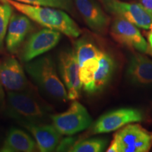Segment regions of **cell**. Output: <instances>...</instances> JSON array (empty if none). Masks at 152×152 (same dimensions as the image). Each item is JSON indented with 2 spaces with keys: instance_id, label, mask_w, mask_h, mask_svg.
<instances>
[{
  "instance_id": "obj_1",
  "label": "cell",
  "mask_w": 152,
  "mask_h": 152,
  "mask_svg": "<svg viewBox=\"0 0 152 152\" xmlns=\"http://www.w3.org/2000/svg\"><path fill=\"white\" fill-rule=\"evenodd\" d=\"M8 2L19 13L27 16L43 27L56 30L68 37L77 38L82 30L66 11L50 7L27 4L15 0H1Z\"/></svg>"
},
{
  "instance_id": "obj_2",
  "label": "cell",
  "mask_w": 152,
  "mask_h": 152,
  "mask_svg": "<svg viewBox=\"0 0 152 152\" xmlns=\"http://www.w3.org/2000/svg\"><path fill=\"white\" fill-rule=\"evenodd\" d=\"M25 68L28 75L51 96L64 102L69 100L65 85L58 77L50 56H43L27 62Z\"/></svg>"
},
{
  "instance_id": "obj_3",
  "label": "cell",
  "mask_w": 152,
  "mask_h": 152,
  "mask_svg": "<svg viewBox=\"0 0 152 152\" xmlns=\"http://www.w3.org/2000/svg\"><path fill=\"white\" fill-rule=\"evenodd\" d=\"M47 111L48 108L29 93L23 91L7 92V115L18 121L37 123L46 116Z\"/></svg>"
},
{
  "instance_id": "obj_4",
  "label": "cell",
  "mask_w": 152,
  "mask_h": 152,
  "mask_svg": "<svg viewBox=\"0 0 152 152\" xmlns=\"http://www.w3.org/2000/svg\"><path fill=\"white\" fill-rule=\"evenodd\" d=\"M152 147V132L139 124H128L113 136L107 152H147Z\"/></svg>"
},
{
  "instance_id": "obj_5",
  "label": "cell",
  "mask_w": 152,
  "mask_h": 152,
  "mask_svg": "<svg viewBox=\"0 0 152 152\" xmlns=\"http://www.w3.org/2000/svg\"><path fill=\"white\" fill-rule=\"evenodd\" d=\"M50 118L54 128L62 135H73L92 124V118L87 109L77 100H73L67 111L51 115Z\"/></svg>"
},
{
  "instance_id": "obj_6",
  "label": "cell",
  "mask_w": 152,
  "mask_h": 152,
  "mask_svg": "<svg viewBox=\"0 0 152 152\" xmlns=\"http://www.w3.org/2000/svg\"><path fill=\"white\" fill-rule=\"evenodd\" d=\"M108 13L132 23L138 28L149 30L152 26V14L140 3L123 0H98Z\"/></svg>"
},
{
  "instance_id": "obj_7",
  "label": "cell",
  "mask_w": 152,
  "mask_h": 152,
  "mask_svg": "<svg viewBox=\"0 0 152 152\" xmlns=\"http://www.w3.org/2000/svg\"><path fill=\"white\" fill-rule=\"evenodd\" d=\"M144 115L135 108H121L103 114L95 121L92 128V134H103L119 130L131 123L141 122Z\"/></svg>"
},
{
  "instance_id": "obj_8",
  "label": "cell",
  "mask_w": 152,
  "mask_h": 152,
  "mask_svg": "<svg viewBox=\"0 0 152 152\" xmlns=\"http://www.w3.org/2000/svg\"><path fill=\"white\" fill-rule=\"evenodd\" d=\"M58 68L62 81L68 92L69 100L79 98L83 89L80 78V67L75 50L66 49L58 56Z\"/></svg>"
},
{
  "instance_id": "obj_9",
  "label": "cell",
  "mask_w": 152,
  "mask_h": 152,
  "mask_svg": "<svg viewBox=\"0 0 152 152\" xmlns=\"http://www.w3.org/2000/svg\"><path fill=\"white\" fill-rule=\"evenodd\" d=\"M76 9L86 25L94 33L104 35L107 33L111 19L96 0H73Z\"/></svg>"
},
{
  "instance_id": "obj_10",
  "label": "cell",
  "mask_w": 152,
  "mask_h": 152,
  "mask_svg": "<svg viewBox=\"0 0 152 152\" xmlns=\"http://www.w3.org/2000/svg\"><path fill=\"white\" fill-rule=\"evenodd\" d=\"M61 34L60 32L47 28L32 33L23 47L22 60L29 62L54 48L59 42Z\"/></svg>"
},
{
  "instance_id": "obj_11",
  "label": "cell",
  "mask_w": 152,
  "mask_h": 152,
  "mask_svg": "<svg viewBox=\"0 0 152 152\" xmlns=\"http://www.w3.org/2000/svg\"><path fill=\"white\" fill-rule=\"evenodd\" d=\"M110 33L115 41L139 52H147V42L137 26L120 17H115L111 23Z\"/></svg>"
},
{
  "instance_id": "obj_12",
  "label": "cell",
  "mask_w": 152,
  "mask_h": 152,
  "mask_svg": "<svg viewBox=\"0 0 152 152\" xmlns=\"http://www.w3.org/2000/svg\"><path fill=\"white\" fill-rule=\"evenodd\" d=\"M0 84L7 92L27 89V77L20 63L14 57L7 56L0 61Z\"/></svg>"
},
{
  "instance_id": "obj_13",
  "label": "cell",
  "mask_w": 152,
  "mask_h": 152,
  "mask_svg": "<svg viewBox=\"0 0 152 152\" xmlns=\"http://www.w3.org/2000/svg\"><path fill=\"white\" fill-rule=\"evenodd\" d=\"M31 19L21 14H13L5 38L6 48L11 54L18 52L26 36L33 30Z\"/></svg>"
},
{
  "instance_id": "obj_14",
  "label": "cell",
  "mask_w": 152,
  "mask_h": 152,
  "mask_svg": "<svg viewBox=\"0 0 152 152\" xmlns=\"http://www.w3.org/2000/svg\"><path fill=\"white\" fill-rule=\"evenodd\" d=\"M22 124L35 138L39 151H56V147L61 140L62 134L58 132L54 125L32 122H23Z\"/></svg>"
},
{
  "instance_id": "obj_15",
  "label": "cell",
  "mask_w": 152,
  "mask_h": 152,
  "mask_svg": "<svg viewBox=\"0 0 152 152\" xmlns=\"http://www.w3.org/2000/svg\"><path fill=\"white\" fill-rule=\"evenodd\" d=\"M127 75L135 85H152V60L143 54H134L128 63Z\"/></svg>"
},
{
  "instance_id": "obj_16",
  "label": "cell",
  "mask_w": 152,
  "mask_h": 152,
  "mask_svg": "<svg viewBox=\"0 0 152 152\" xmlns=\"http://www.w3.org/2000/svg\"><path fill=\"white\" fill-rule=\"evenodd\" d=\"M37 149L36 142L28 133L12 128L9 130L0 151L2 152H33Z\"/></svg>"
},
{
  "instance_id": "obj_17",
  "label": "cell",
  "mask_w": 152,
  "mask_h": 152,
  "mask_svg": "<svg viewBox=\"0 0 152 152\" xmlns=\"http://www.w3.org/2000/svg\"><path fill=\"white\" fill-rule=\"evenodd\" d=\"M115 68V62L109 53L102 52L99 57V68L96 72L94 83V94L101 92L109 84Z\"/></svg>"
},
{
  "instance_id": "obj_18",
  "label": "cell",
  "mask_w": 152,
  "mask_h": 152,
  "mask_svg": "<svg viewBox=\"0 0 152 152\" xmlns=\"http://www.w3.org/2000/svg\"><path fill=\"white\" fill-rule=\"evenodd\" d=\"M100 56L86 61L80 66V78L82 86L87 94H94V77L99 68Z\"/></svg>"
},
{
  "instance_id": "obj_19",
  "label": "cell",
  "mask_w": 152,
  "mask_h": 152,
  "mask_svg": "<svg viewBox=\"0 0 152 152\" xmlns=\"http://www.w3.org/2000/svg\"><path fill=\"white\" fill-rule=\"evenodd\" d=\"M75 52L79 67L86 61L99 56L102 50L88 37H83L75 42Z\"/></svg>"
},
{
  "instance_id": "obj_20",
  "label": "cell",
  "mask_w": 152,
  "mask_h": 152,
  "mask_svg": "<svg viewBox=\"0 0 152 152\" xmlns=\"http://www.w3.org/2000/svg\"><path fill=\"white\" fill-rule=\"evenodd\" d=\"M109 140L106 138H89L76 142L72 152H101L104 151Z\"/></svg>"
},
{
  "instance_id": "obj_21",
  "label": "cell",
  "mask_w": 152,
  "mask_h": 152,
  "mask_svg": "<svg viewBox=\"0 0 152 152\" xmlns=\"http://www.w3.org/2000/svg\"><path fill=\"white\" fill-rule=\"evenodd\" d=\"M0 1V52H1L11 17L13 14V7L7 1Z\"/></svg>"
},
{
  "instance_id": "obj_22",
  "label": "cell",
  "mask_w": 152,
  "mask_h": 152,
  "mask_svg": "<svg viewBox=\"0 0 152 152\" xmlns=\"http://www.w3.org/2000/svg\"><path fill=\"white\" fill-rule=\"evenodd\" d=\"M15 1L30 5L54 7L66 11L69 13H73L75 7L73 0H15Z\"/></svg>"
},
{
  "instance_id": "obj_23",
  "label": "cell",
  "mask_w": 152,
  "mask_h": 152,
  "mask_svg": "<svg viewBox=\"0 0 152 152\" xmlns=\"http://www.w3.org/2000/svg\"><path fill=\"white\" fill-rule=\"evenodd\" d=\"M76 143V140L72 137H68L61 140L56 147V151H71L74 144Z\"/></svg>"
},
{
  "instance_id": "obj_24",
  "label": "cell",
  "mask_w": 152,
  "mask_h": 152,
  "mask_svg": "<svg viewBox=\"0 0 152 152\" xmlns=\"http://www.w3.org/2000/svg\"><path fill=\"white\" fill-rule=\"evenodd\" d=\"M139 1L146 10L152 14V0H139Z\"/></svg>"
},
{
  "instance_id": "obj_25",
  "label": "cell",
  "mask_w": 152,
  "mask_h": 152,
  "mask_svg": "<svg viewBox=\"0 0 152 152\" xmlns=\"http://www.w3.org/2000/svg\"><path fill=\"white\" fill-rule=\"evenodd\" d=\"M149 32L148 33L147 35V39H148V46H149V48L152 53V26L151 28L149 29Z\"/></svg>"
},
{
  "instance_id": "obj_26",
  "label": "cell",
  "mask_w": 152,
  "mask_h": 152,
  "mask_svg": "<svg viewBox=\"0 0 152 152\" xmlns=\"http://www.w3.org/2000/svg\"><path fill=\"white\" fill-rule=\"evenodd\" d=\"M4 91L2 85L0 84V106L2 105L4 101Z\"/></svg>"
}]
</instances>
